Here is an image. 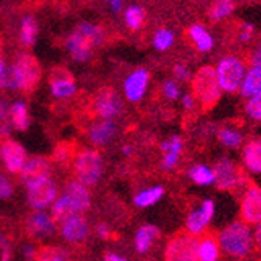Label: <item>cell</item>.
<instances>
[{"mask_svg":"<svg viewBox=\"0 0 261 261\" xmlns=\"http://www.w3.org/2000/svg\"><path fill=\"white\" fill-rule=\"evenodd\" d=\"M218 136V141L221 144L225 147V149H230V150H238V149H243L244 142H246V138H244V132L238 127H233V125H224L218 130L216 133Z\"/></svg>","mask_w":261,"mask_h":261,"instance_id":"cell-25","label":"cell"},{"mask_svg":"<svg viewBox=\"0 0 261 261\" xmlns=\"http://www.w3.org/2000/svg\"><path fill=\"white\" fill-rule=\"evenodd\" d=\"M0 156H2L7 171L11 174H20L23 164L29 160L25 147L20 142L10 138L4 139L2 144H0Z\"/></svg>","mask_w":261,"mask_h":261,"instance_id":"cell-17","label":"cell"},{"mask_svg":"<svg viewBox=\"0 0 261 261\" xmlns=\"http://www.w3.org/2000/svg\"><path fill=\"white\" fill-rule=\"evenodd\" d=\"M216 240L221 252L234 259H246L255 252L253 230L243 221H233L225 225Z\"/></svg>","mask_w":261,"mask_h":261,"instance_id":"cell-3","label":"cell"},{"mask_svg":"<svg viewBox=\"0 0 261 261\" xmlns=\"http://www.w3.org/2000/svg\"><path fill=\"white\" fill-rule=\"evenodd\" d=\"M236 10V4L231 0H218L213 2L208 8V17L213 22H219L227 17H230Z\"/></svg>","mask_w":261,"mask_h":261,"instance_id":"cell-32","label":"cell"},{"mask_svg":"<svg viewBox=\"0 0 261 261\" xmlns=\"http://www.w3.org/2000/svg\"><path fill=\"white\" fill-rule=\"evenodd\" d=\"M60 234L69 244H83L89 236V222L85 216H70L61 222Z\"/></svg>","mask_w":261,"mask_h":261,"instance_id":"cell-18","label":"cell"},{"mask_svg":"<svg viewBox=\"0 0 261 261\" xmlns=\"http://www.w3.org/2000/svg\"><path fill=\"white\" fill-rule=\"evenodd\" d=\"M188 36L196 45V49L202 54L211 52L215 49V38L208 32L206 27H203L202 23H193L191 27L188 29Z\"/></svg>","mask_w":261,"mask_h":261,"instance_id":"cell-24","label":"cell"},{"mask_svg":"<svg viewBox=\"0 0 261 261\" xmlns=\"http://www.w3.org/2000/svg\"><path fill=\"white\" fill-rule=\"evenodd\" d=\"M75 153H74V147L72 144H69V142H60V144L55 147L54 150V156L52 160L58 164H67L70 160H74Z\"/></svg>","mask_w":261,"mask_h":261,"instance_id":"cell-36","label":"cell"},{"mask_svg":"<svg viewBox=\"0 0 261 261\" xmlns=\"http://www.w3.org/2000/svg\"><path fill=\"white\" fill-rule=\"evenodd\" d=\"M160 228L156 225H152V224H146L142 225L136 230V234H135V249L139 255H144L147 253L153 244L156 243V240L160 238Z\"/></svg>","mask_w":261,"mask_h":261,"instance_id":"cell-23","label":"cell"},{"mask_svg":"<svg viewBox=\"0 0 261 261\" xmlns=\"http://www.w3.org/2000/svg\"><path fill=\"white\" fill-rule=\"evenodd\" d=\"M213 172H215V185L221 191H236L246 181L243 169L230 156H221L215 163Z\"/></svg>","mask_w":261,"mask_h":261,"instance_id":"cell-9","label":"cell"},{"mask_svg":"<svg viewBox=\"0 0 261 261\" xmlns=\"http://www.w3.org/2000/svg\"><path fill=\"white\" fill-rule=\"evenodd\" d=\"M96 234L99 236L100 240L108 241V240H111L113 231H111V228H110V225H108V224H105V222H99V224H97V227H96Z\"/></svg>","mask_w":261,"mask_h":261,"instance_id":"cell-46","label":"cell"},{"mask_svg":"<svg viewBox=\"0 0 261 261\" xmlns=\"http://www.w3.org/2000/svg\"><path fill=\"white\" fill-rule=\"evenodd\" d=\"M14 193V188H13V183L11 180L4 175V174H0V200H8Z\"/></svg>","mask_w":261,"mask_h":261,"instance_id":"cell-42","label":"cell"},{"mask_svg":"<svg viewBox=\"0 0 261 261\" xmlns=\"http://www.w3.org/2000/svg\"><path fill=\"white\" fill-rule=\"evenodd\" d=\"M10 103L5 99H0V136H8L13 130L10 124Z\"/></svg>","mask_w":261,"mask_h":261,"instance_id":"cell-38","label":"cell"},{"mask_svg":"<svg viewBox=\"0 0 261 261\" xmlns=\"http://www.w3.org/2000/svg\"><path fill=\"white\" fill-rule=\"evenodd\" d=\"M150 74L146 67H138L124 80V94L128 102H139L146 96V91L149 86Z\"/></svg>","mask_w":261,"mask_h":261,"instance_id":"cell-19","label":"cell"},{"mask_svg":"<svg viewBox=\"0 0 261 261\" xmlns=\"http://www.w3.org/2000/svg\"><path fill=\"white\" fill-rule=\"evenodd\" d=\"M246 70H247L246 61L240 55L230 54V55L222 57L215 67L218 85L221 91L228 92V94L240 92V86L243 83Z\"/></svg>","mask_w":261,"mask_h":261,"instance_id":"cell-6","label":"cell"},{"mask_svg":"<svg viewBox=\"0 0 261 261\" xmlns=\"http://www.w3.org/2000/svg\"><path fill=\"white\" fill-rule=\"evenodd\" d=\"M174 41H175V35L169 29H160L153 35V47H155V50H158V52L169 50L171 47L174 45Z\"/></svg>","mask_w":261,"mask_h":261,"instance_id":"cell-35","label":"cell"},{"mask_svg":"<svg viewBox=\"0 0 261 261\" xmlns=\"http://www.w3.org/2000/svg\"><path fill=\"white\" fill-rule=\"evenodd\" d=\"M0 88H4V89H16L14 80H13V75H11L10 69H5L4 74L0 75Z\"/></svg>","mask_w":261,"mask_h":261,"instance_id":"cell-45","label":"cell"},{"mask_svg":"<svg viewBox=\"0 0 261 261\" xmlns=\"http://www.w3.org/2000/svg\"><path fill=\"white\" fill-rule=\"evenodd\" d=\"M124 19H125V23L127 27L133 32L142 29L146 22V10L142 8L141 5H132L125 10L124 13Z\"/></svg>","mask_w":261,"mask_h":261,"instance_id":"cell-34","label":"cell"},{"mask_svg":"<svg viewBox=\"0 0 261 261\" xmlns=\"http://www.w3.org/2000/svg\"><path fill=\"white\" fill-rule=\"evenodd\" d=\"M105 41V30L91 22H80L66 39V50L77 63H86Z\"/></svg>","mask_w":261,"mask_h":261,"instance_id":"cell-1","label":"cell"},{"mask_svg":"<svg viewBox=\"0 0 261 261\" xmlns=\"http://www.w3.org/2000/svg\"><path fill=\"white\" fill-rule=\"evenodd\" d=\"M221 247L215 236L206 234L197 243V258L199 261H219L221 259Z\"/></svg>","mask_w":261,"mask_h":261,"instance_id":"cell-27","label":"cell"},{"mask_svg":"<svg viewBox=\"0 0 261 261\" xmlns=\"http://www.w3.org/2000/svg\"><path fill=\"white\" fill-rule=\"evenodd\" d=\"M92 199L86 186H83L75 178L66 181L61 196L52 205V218L55 222H63L70 216H83L91 208Z\"/></svg>","mask_w":261,"mask_h":261,"instance_id":"cell-2","label":"cell"},{"mask_svg":"<svg viewBox=\"0 0 261 261\" xmlns=\"http://www.w3.org/2000/svg\"><path fill=\"white\" fill-rule=\"evenodd\" d=\"M52 174V163L47 156L35 155L27 160L23 168L19 174L20 181L25 186H32L38 181H42L45 178H50Z\"/></svg>","mask_w":261,"mask_h":261,"instance_id":"cell-16","label":"cell"},{"mask_svg":"<svg viewBox=\"0 0 261 261\" xmlns=\"http://www.w3.org/2000/svg\"><path fill=\"white\" fill-rule=\"evenodd\" d=\"M49 88L52 97H55L57 100H66L75 96L77 82L67 67L55 66L49 72Z\"/></svg>","mask_w":261,"mask_h":261,"instance_id":"cell-13","label":"cell"},{"mask_svg":"<svg viewBox=\"0 0 261 261\" xmlns=\"http://www.w3.org/2000/svg\"><path fill=\"white\" fill-rule=\"evenodd\" d=\"M236 36H238V41L241 44H244V45L250 44L253 41V38H255V25L250 22H243Z\"/></svg>","mask_w":261,"mask_h":261,"instance_id":"cell-40","label":"cell"},{"mask_svg":"<svg viewBox=\"0 0 261 261\" xmlns=\"http://www.w3.org/2000/svg\"><path fill=\"white\" fill-rule=\"evenodd\" d=\"M25 231L33 241L49 240L57 233V222L47 211H33L25 221Z\"/></svg>","mask_w":261,"mask_h":261,"instance_id":"cell-14","label":"cell"},{"mask_svg":"<svg viewBox=\"0 0 261 261\" xmlns=\"http://www.w3.org/2000/svg\"><path fill=\"white\" fill-rule=\"evenodd\" d=\"M259 91H261V70L249 66L244 74L243 83L240 86V94L247 100Z\"/></svg>","mask_w":261,"mask_h":261,"instance_id":"cell-28","label":"cell"},{"mask_svg":"<svg viewBox=\"0 0 261 261\" xmlns=\"http://www.w3.org/2000/svg\"><path fill=\"white\" fill-rule=\"evenodd\" d=\"M231 261H246V259H231Z\"/></svg>","mask_w":261,"mask_h":261,"instance_id":"cell-54","label":"cell"},{"mask_svg":"<svg viewBox=\"0 0 261 261\" xmlns=\"http://www.w3.org/2000/svg\"><path fill=\"white\" fill-rule=\"evenodd\" d=\"M216 213V202L213 199H205L202 200L196 208H193L188 213L186 221H185V227H186V233L191 236H200L205 233V230L208 228V225L211 224L213 218H215Z\"/></svg>","mask_w":261,"mask_h":261,"instance_id":"cell-11","label":"cell"},{"mask_svg":"<svg viewBox=\"0 0 261 261\" xmlns=\"http://www.w3.org/2000/svg\"><path fill=\"white\" fill-rule=\"evenodd\" d=\"M102 261H128V259H127L125 256L119 255V253H114V252H108V253H105V255H103Z\"/></svg>","mask_w":261,"mask_h":261,"instance_id":"cell-50","label":"cell"},{"mask_svg":"<svg viewBox=\"0 0 261 261\" xmlns=\"http://www.w3.org/2000/svg\"><path fill=\"white\" fill-rule=\"evenodd\" d=\"M172 74L175 77V82H189L193 79V72L189 70V67L183 63H177L174 67H172Z\"/></svg>","mask_w":261,"mask_h":261,"instance_id":"cell-41","label":"cell"},{"mask_svg":"<svg viewBox=\"0 0 261 261\" xmlns=\"http://www.w3.org/2000/svg\"><path fill=\"white\" fill-rule=\"evenodd\" d=\"M249 66H250V67H255V69H258V70H261V41L256 44L255 50L250 54Z\"/></svg>","mask_w":261,"mask_h":261,"instance_id":"cell-44","label":"cell"},{"mask_svg":"<svg viewBox=\"0 0 261 261\" xmlns=\"http://www.w3.org/2000/svg\"><path fill=\"white\" fill-rule=\"evenodd\" d=\"M89 110L94 116L99 117V121H113L122 114L124 100L116 89L110 86L100 88L92 94Z\"/></svg>","mask_w":261,"mask_h":261,"instance_id":"cell-8","label":"cell"},{"mask_svg":"<svg viewBox=\"0 0 261 261\" xmlns=\"http://www.w3.org/2000/svg\"><path fill=\"white\" fill-rule=\"evenodd\" d=\"M103 174V158L96 149H85L74 156V175L83 186H96Z\"/></svg>","mask_w":261,"mask_h":261,"instance_id":"cell-7","label":"cell"},{"mask_svg":"<svg viewBox=\"0 0 261 261\" xmlns=\"http://www.w3.org/2000/svg\"><path fill=\"white\" fill-rule=\"evenodd\" d=\"M241 161L249 174L261 175V138H252L244 142Z\"/></svg>","mask_w":261,"mask_h":261,"instance_id":"cell-22","label":"cell"},{"mask_svg":"<svg viewBox=\"0 0 261 261\" xmlns=\"http://www.w3.org/2000/svg\"><path fill=\"white\" fill-rule=\"evenodd\" d=\"M241 221L247 225H258L261 222V188L256 185L246 186L240 203Z\"/></svg>","mask_w":261,"mask_h":261,"instance_id":"cell-15","label":"cell"},{"mask_svg":"<svg viewBox=\"0 0 261 261\" xmlns=\"http://www.w3.org/2000/svg\"><path fill=\"white\" fill-rule=\"evenodd\" d=\"M188 178L197 186L215 185V172H213V168H210V166L203 163L193 164L191 168L188 169Z\"/></svg>","mask_w":261,"mask_h":261,"instance_id":"cell-29","label":"cell"},{"mask_svg":"<svg viewBox=\"0 0 261 261\" xmlns=\"http://www.w3.org/2000/svg\"><path fill=\"white\" fill-rule=\"evenodd\" d=\"M122 153L124 155H130L132 153V146H124L122 147Z\"/></svg>","mask_w":261,"mask_h":261,"instance_id":"cell-52","label":"cell"},{"mask_svg":"<svg viewBox=\"0 0 261 261\" xmlns=\"http://www.w3.org/2000/svg\"><path fill=\"white\" fill-rule=\"evenodd\" d=\"M33 261H69V253L60 246L45 244L38 247Z\"/></svg>","mask_w":261,"mask_h":261,"instance_id":"cell-33","label":"cell"},{"mask_svg":"<svg viewBox=\"0 0 261 261\" xmlns=\"http://www.w3.org/2000/svg\"><path fill=\"white\" fill-rule=\"evenodd\" d=\"M199 240L188 233H178L164 247V261H199Z\"/></svg>","mask_w":261,"mask_h":261,"instance_id":"cell-10","label":"cell"},{"mask_svg":"<svg viewBox=\"0 0 261 261\" xmlns=\"http://www.w3.org/2000/svg\"><path fill=\"white\" fill-rule=\"evenodd\" d=\"M0 261H11V244L4 233H0Z\"/></svg>","mask_w":261,"mask_h":261,"instance_id":"cell-43","label":"cell"},{"mask_svg":"<svg viewBox=\"0 0 261 261\" xmlns=\"http://www.w3.org/2000/svg\"><path fill=\"white\" fill-rule=\"evenodd\" d=\"M160 150L163 153L161 156V168L164 171H172L180 161V156L183 153V139L178 135H172L171 138L164 139L160 146Z\"/></svg>","mask_w":261,"mask_h":261,"instance_id":"cell-21","label":"cell"},{"mask_svg":"<svg viewBox=\"0 0 261 261\" xmlns=\"http://www.w3.org/2000/svg\"><path fill=\"white\" fill-rule=\"evenodd\" d=\"M39 27L33 16H25L20 22V42L23 47H33L38 39Z\"/></svg>","mask_w":261,"mask_h":261,"instance_id":"cell-31","label":"cell"},{"mask_svg":"<svg viewBox=\"0 0 261 261\" xmlns=\"http://www.w3.org/2000/svg\"><path fill=\"white\" fill-rule=\"evenodd\" d=\"M108 5H110L111 11L119 13V11L122 10V7H124V2H122V0H111V2H110Z\"/></svg>","mask_w":261,"mask_h":261,"instance_id":"cell-51","label":"cell"},{"mask_svg":"<svg viewBox=\"0 0 261 261\" xmlns=\"http://www.w3.org/2000/svg\"><path fill=\"white\" fill-rule=\"evenodd\" d=\"M10 70L16 89L23 94H32L42 79V66L39 60L27 52H22L16 57Z\"/></svg>","mask_w":261,"mask_h":261,"instance_id":"cell-4","label":"cell"},{"mask_svg":"<svg viewBox=\"0 0 261 261\" xmlns=\"http://www.w3.org/2000/svg\"><path fill=\"white\" fill-rule=\"evenodd\" d=\"M163 96L168 99V100H177L181 97V89H180V85L175 82V80H166L163 83Z\"/></svg>","mask_w":261,"mask_h":261,"instance_id":"cell-39","label":"cell"},{"mask_svg":"<svg viewBox=\"0 0 261 261\" xmlns=\"http://www.w3.org/2000/svg\"><path fill=\"white\" fill-rule=\"evenodd\" d=\"M10 124L13 128L19 132H25L29 130L32 124V117H30V110L25 102L17 100L11 103L10 107Z\"/></svg>","mask_w":261,"mask_h":261,"instance_id":"cell-26","label":"cell"},{"mask_svg":"<svg viewBox=\"0 0 261 261\" xmlns=\"http://www.w3.org/2000/svg\"><path fill=\"white\" fill-rule=\"evenodd\" d=\"M36 250H38V247L35 246V244H25L22 247V253H23V256H25V259H30V261H33L35 259V256H36Z\"/></svg>","mask_w":261,"mask_h":261,"instance_id":"cell-48","label":"cell"},{"mask_svg":"<svg viewBox=\"0 0 261 261\" xmlns=\"http://www.w3.org/2000/svg\"><path fill=\"white\" fill-rule=\"evenodd\" d=\"M7 67H5V64H4V61H2V58H0V75L4 74V70H5Z\"/></svg>","mask_w":261,"mask_h":261,"instance_id":"cell-53","label":"cell"},{"mask_svg":"<svg viewBox=\"0 0 261 261\" xmlns=\"http://www.w3.org/2000/svg\"><path fill=\"white\" fill-rule=\"evenodd\" d=\"M180 99H181V105H183V108H185L186 111H193V110H196L197 102H196V99H194V96H193L191 92L183 94V96H181Z\"/></svg>","mask_w":261,"mask_h":261,"instance_id":"cell-47","label":"cell"},{"mask_svg":"<svg viewBox=\"0 0 261 261\" xmlns=\"http://www.w3.org/2000/svg\"><path fill=\"white\" fill-rule=\"evenodd\" d=\"M244 111H246V114L250 117L252 121L261 122V91L256 92L255 96H252L250 99L246 100Z\"/></svg>","mask_w":261,"mask_h":261,"instance_id":"cell-37","label":"cell"},{"mask_svg":"<svg viewBox=\"0 0 261 261\" xmlns=\"http://www.w3.org/2000/svg\"><path fill=\"white\" fill-rule=\"evenodd\" d=\"M163 196H164V188L160 185H155V186H150V188H146V189H142V191H139L135 196L133 203L139 208H149V206L155 205L156 202H160Z\"/></svg>","mask_w":261,"mask_h":261,"instance_id":"cell-30","label":"cell"},{"mask_svg":"<svg viewBox=\"0 0 261 261\" xmlns=\"http://www.w3.org/2000/svg\"><path fill=\"white\" fill-rule=\"evenodd\" d=\"M119 127L114 121H97L88 128V139L92 146L105 147L116 139Z\"/></svg>","mask_w":261,"mask_h":261,"instance_id":"cell-20","label":"cell"},{"mask_svg":"<svg viewBox=\"0 0 261 261\" xmlns=\"http://www.w3.org/2000/svg\"><path fill=\"white\" fill-rule=\"evenodd\" d=\"M58 197V186L55 180L45 178L42 181H38L32 186H27V203L35 211H44L54 205V202Z\"/></svg>","mask_w":261,"mask_h":261,"instance_id":"cell-12","label":"cell"},{"mask_svg":"<svg viewBox=\"0 0 261 261\" xmlns=\"http://www.w3.org/2000/svg\"><path fill=\"white\" fill-rule=\"evenodd\" d=\"M193 96L203 110H211L222 96V91L218 85L216 72L213 66H202L196 70L191 79Z\"/></svg>","mask_w":261,"mask_h":261,"instance_id":"cell-5","label":"cell"},{"mask_svg":"<svg viewBox=\"0 0 261 261\" xmlns=\"http://www.w3.org/2000/svg\"><path fill=\"white\" fill-rule=\"evenodd\" d=\"M253 243H255V250L261 252V222L253 228Z\"/></svg>","mask_w":261,"mask_h":261,"instance_id":"cell-49","label":"cell"}]
</instances>
